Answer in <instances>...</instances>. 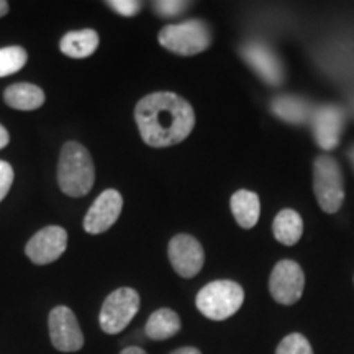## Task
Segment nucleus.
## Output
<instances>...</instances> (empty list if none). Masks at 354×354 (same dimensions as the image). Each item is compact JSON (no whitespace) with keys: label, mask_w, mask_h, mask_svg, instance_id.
Wrapping results in <instances>:
<instances>
[{"label":"nucleus","mask_w":354,"mask_h":354,"mask_svg":"<svg viewBox=\"0 0 354 354\" xmlns=\"http://www.w3.org/2000/svg\"><path fill=\"white\" fill-rule=\"evenodd\" d=\"M135 120L146 145L166 148L184 141L196 125V113L187 100L172 92H154L136 104Z\"/></svg>","instance_id":"1"},{"label":"nucleus","mask_w":354,"mask_h":354,"mask_svg":"<svg viewBox=\"0 0 354 354\" xmlns=\"http://www.w3.org/2000/svg\"><path fill=\"white\" fill-rule=\"evenodd\" d=\"M94 180L95 171L91 153L77 141H68L61 149L57 165L59 189L69 197H84L91 192Z\"/></svg>","instance_id":"2"},{"label":"nucleus","mask_w":354,"mask_h":354,"mask_svg":"<svg viewBox=\"0 0 354 354\" xmlns=\"http://www.w3.org/2000/svg\"><path fill=\"white\" fill-rule=\"evenodd\" d=\"M245 302V290L233 281H214L202 287L196 297V305L203 317L214 322L233 317Z\"/></svg>","instance_id":"3"},{"label":"nucleus","mask_w":354,"mask_h":354,"mask_svg":"<svg viewBox=\"0 0 354 354\" xmlns=\"http://www.w3.org/2000/svg\"><path fill=\"white\" fill-rule=\"evenodd\" d=\"M162 48L180 56H194L209 50L212 33L203 20H187L167 25L158 35Z\"/></svg>","instance_id":"4"},{"label":"nucleus","mask_w":354,"mask_h":354,"mask_svg":"<svg viewBox=\"0 0 354 354\" xmlns=\"http://www.w3.org/2000/svg\"><path fill=\"white\" fill-rule=\"evenodd\" d=\"M313 190L322 210L326 214H335L339 210L344 201L343 176L338 162L331 156L317 158L313 165Z\"/></svg>","instance_id":"5"},{"label":"nucleus","mask_w":354,"mask_h":354,"mask_svg":"<svg viewBox=\"0 0 354 354\" xmlns=\"http://www.w3.org/2000/svg\"><path fill=\"white\" fill-rule=\"evenodd\" d=\"M140 310V295L131 287H120L105 299L100 308V328L107 335H117L128 326Z\"/></svg>","instance_id":"6"},{"label":"nucleus","mask_w":354,"mask_h":354,"mask_svg":"<svg viewBox=\"0 0 354 354\" xmlns=\"http://www.w3.org/2000/svg\"><path fill=\"white\" fill-rule=\"evenodd\" d=\"M305 276L302 268L292 259H282L274 266L269 290L272 299L282 305H292L302 297Z\"/></svg>","instance_id":"7"},{"label":"nucleus","mask_w":354,"mask_h":354,"mask_svg":"<svg viewBox=\"0 0 354 354\" xmlns=\"http://www.w3.org/2000/svg\"><path fill=\"white\" fill-rule=\"evenodd\" d=\"M50 338L53 346L61 353H76L84 346V335L74 312L69 307L59 305L48 317Z\"/></svg>","instance_id":"8"},{"label":"nucleus","mask_w":354,"mask_h":354,"mask_svg":"<svg viewBox=\"0 0 354 354\" xmlns=\"http://www.w3.org/2000/svg\"><path fill=\"white\" fill-rule=\"evenodd\" d=\"M68 248V232L63 227H46L35 233L26 243L25 253L30 261L38 266L55 263L64 254Z\"/></svg>","instance_id":"9"},{"label":"nucleus","mask_w":354,"mask_h":354,"mask_svg":"<svg viewBox=\"0 0 354 354\" xmlns=\"http://www.w3.org/2000/svg\"><path fill=\"white\" fill-rule=\"evenodd\" d=\"M167 254H169L174 271L184 279L197 276L203 268V261H205V253H203L201 243L185 233L176 234L172 238L169 248H167Z\"/></svg>","instance_id":"10"},{"label":"nucleus","mask_w":354,"mask_h":354,"mask_svg":"<svg viewBox=\"0 0 354 354\" xmlns=\"http://www.w3.org/2000/svg\"><path fill=\"white\" fill-rule=\"evenodd\" d=\"M123 209V198L115 189H107L95 198L84 218V230L91 234L105 233L115 225Z\"/></svg>","instance_id":"11"},{"label":"nucleus","mask_w":354,"mask_h":354,"mask_svg":"<svg viewBox=\"0 0 354 354\" xmlns=\"http://www.w3.org/2000/svg\"><path fill=\"white\" fill-rule=\"evenodd\" d=\"M344 110L336 105H323L313 110L312 125L318 146L325 151H331L338 146L344 130Z\"/></svg>","instance_id":"12"},{"label":"nucleus","mask_w":354,"mask_h":354,"mask_svg":"<svg viewBox=\"0 0 354 354\" xmlns=\"http://www.w3.org/2000/svg\"><path fill=\"white\" fill-rule=\"evenodd\" d=\"M241 55L251 69L268 82L269 86H279L284 81V68L272 50L263 43H248L243 46Z\"/></svg>","instance_id":"13"},{"label":"nucleus","mask_w":354,"mask_h":354,"mask_svg":"<svg viewBox=\"0 0 354 354\" xmlns=\"http://www.w3.org/2000/svg\"><path fill=\"white\" fill-rule=\"evenodd\" d=\"M271 110L276 117L292 125H304L312 120V105L305 99L295 95H279L272 100Z\"/></svg>","instance_id":"14"},{"label":"nucleus","mask_w":354,"mask_h":354,"mask_svg":"<svg viewBox=\"0 0 354 354\" xmlns=\"http://www.w3.org/2000/svg\"><path fill=\"white\" fill-rule=\"evenodd\" d=\"M3 99L8 107L21 112H32L44 104V92L35 84H13L6 88Z\"/></svg>","instance_id":"15"},{"label":"nucleus","mask_w":354,"mask_h":354,"mask_svg":"<svg viewBox=\"0 0 354 354\" xmlns=\"http://www.w3.org/2000/svg\"><path fill=\"white\" fill-rule=\"evenodd\" d=\"M230 205H232L234 220L238 221L241 228L250 230L258 223L261 214V202L258 194L251 192V190H238L232 196Z\"/></svg>","instance_id":"16"},{"label":"nucleus","mask_w":354,"mask_h":354,"mask_svg":"<svg viewBox=\"0 0 354 354\" xmlns=\"http://www.w3.org/2000/svg\"><path fill=\"white\" fill-rule=\"evenodd\" d=\"M99 46V35L95 30H79V32L66 33L61 39V53L73 59H84L94 55Z\"/></svg>","instance_id":"17"},{"label":"nucleus","mask_w":354,"mask_h":354,"mask_svg":"<svg viewBox=\"0 0 354 354\" xmlns=\"http://www.w3.org/2000/svg\"><path fill=\"white\" fill-rule=\"evenodd\" d=\"M180 331V318L174 310L171 308H159L151 313L145 326V333L149 339H162L172 338Z\"/></svg>","instance_id":"18"},{"label":"nucleus","mask_w":354,"mask_h":354,"mask_svg":"<svg viewBox=\"0 0 354 354\" xmlns=\"http://www.w3.org/2000/svg\"><path fill=\"white\" fill-rule=\"evenodd\" d=\"M272 233L279 243L286 246H294L295 243H299L304 233L302 216L292 209L281 210L274 218Z\"/></svg>","instance_id":"19"},{"label":"nucleus","mask_w":354,"mask_h":354,"mask_svg":"<svg viewBox=\"0 0 354 354\" xmlns=\"http://www.w3.org/2000/svg\"><path fill=\"white\" fill-rule=\"evenodd\" d=\"M28 55L21 46H7L0 50V77L19 73L25 68Z\"/></svg>","instance_id":"20"},{"label":"nucleus","mask_w":354,"mask_h":354,"mask_svg":"<svg viewBox=\"0 0 354 354\" xmlns=\"http://www.w3.org/2000/svg\"><path fill=\"white\" fill-rule=\"evenodd\" d=\"M276 354H313L308 339L300 333L287 335L276 349Z\"/></svg>","instance_id":"21"},{"label":"nucleus","mask_w":354,"mask_h":354,"mask_svg":"<svg viewBox=\"0 0 354 354\" xmlns=\"http://www.w3.org/2000/svg\"><path fill=\"white\" fill-rule=\"evenodd\" d=\"M187 6L189 2H179V0H159L154 2V12L161 17H177Z\"/></svg>","instance_id":"22"},{"label":"nucleus","mask_w":354,"mask_h":354,"mask_svg":"<svg viewBox=\"0 0 354 354\" xmlns=\"http://www.w3.org/2000/svg\"><path fill=\"white\" fill-rule=\"evenodd\" d=\"M107 6L123 17H135L140 13L143 3L138 2V0H109Z\"/></svg>","instance_id":"23"},{"label":"nucleus","mask_w":354,"mask_h":354,"mask_svg":"<svg viewBox=\"0 0 354 354\" xmlns=\"http://www.w3.org/2000/svg\"><path fill=\"white\" fill-rule=\"evenodd\" d=\"M13 184V169L6 161H0V202L7 197Z\"/></svg>","instance_id":"24"},{"label":"nucleus","mask_w":354,"mask_h":354,"mask_svg":"<svg viewBox=\"0 0 354 354\" xmlns=\"http://www.w3.org/2000/svg\"><path fill=\"white\" fill-rule=\"evenodd\" d=\"M8 141H10V135H8V131L6 130V128L0 125V149L6 148V146L8 145Z\"/></svg>","instance_id":"25"},{"label":"nucleus","mask_w":354,"mask_h":354,"mask_svg":"<svg viewBox=\"0 0 354 354\" xmlns=\"http://www.w3.org/2000/svg\"><path fill=\"white\" fill-rule=\"evenodd\" d=\"M171 354H202V353L198 351L197 348L185 346V348H179V349H176V351H172Z\"/></svg>","instance_id":"26"},{"label":"nucleus","mask_w":354,"mask_h":354,"mask_svg":"<svg viewBox=\"0 0 354 354\" xmlns=\"http://www.w3.org/2000/svg\"><path fill=\"white\" fill-rule=\"evenodd\" d=\"M120 354H148L145 351V349H141L138 346H128L123 349V351Z\"/></svg>","instance_id":"27"},{"label":"nucleus","mask_w":354,"mask_h":354,"mask_svg":"<svg viewBox=\"0 0 354 354\" xmlns=\"http://www.w3.org/2000/svg\"><path fill=\"white\" fill-rule=\"evenodd\" d=\"M8 13V2H6V0H0V17L7 15Z\"/></svg>","instance_id":"28"},{"label":"nucleus","mask_w":354,"mask_h":354,"mask_svg":"<svg viewBox=\"0 0 354 354\" xmlns=\"http://www.w3.org/2000/svg\"><path fill=\"white\" fill-rule=\"evenodd\" d=\"M349 156H351V159H353V165H354V148L351 149V153H349Z\"/></svg>","instance_id":"29"}]
</instances>
